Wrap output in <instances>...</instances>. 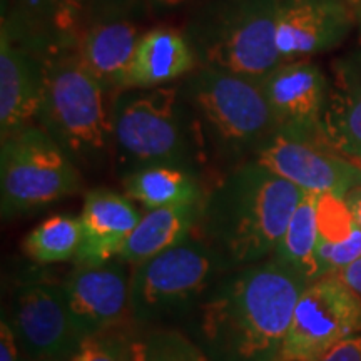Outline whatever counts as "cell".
Here are the masks:
<instances>
[{
	"label": "cell",
	"mask_w": 361,
	"mask_h": 361,
	"mask_svg": "<svg viewBox=\"0 0 361 361\" xmlns=\"http://www.w3.org/2000/svg\"><path fill=\"white\" fill-rule=\"evenodd\" d=\"M308 284L276 258L238 271L201 306L202 350L213 361H279Z\"/></svg>",
	"instance_id": "6da1fadb"
},
{
	"label": "cell",
	"mask_w": 361,
	"mask_h": 361,
	"mask_svg": "<svg viewBox=\"0 0 361 361\" xmlns=\"http://www.w3.org/2000/svg\"><path fill=\"white\" fill-rule=\"evenodd\" d=\"M305 194L258 161L239 166L201 207L216 255L234 266L259 263L276 251Z\"/></svg>",
	"instance_id": "7a4b0ae2"
},
{
	"label": "cell",
	"mask_w": 361,
	"mask_h": 361,
	"mask_svg": "<svg viewBox=\"0 0 361 361\" xmlns=\"http://www.w3.org/2000/svg\"><path fill=\"white\" fill-rule=\"evenodd\" d=\"M279 0H211L188 29L206 67L263 80L281 64L276 27Z\"/></svg>",
	"instance_id": "3957f363"
},
{
	"label": "cell",
	"mask_w": 361,
	"mask_h": 361,
	"mask_svg": "<svg viewBox=\"0 0 361 361\" xmlns=\"http://www.w3.org/2000/svg\"><path fill=\"white\" fill-rule=\"evenodd\" d=\"M106 87L82 64L78 51L45 61V87L37 114L72 159H97L112 144L111 112L104 102Z\"/></svg>",
	"instance_id": "277c9868"
},
{
	"label": "cell",
	"mask_w": 361,
	"mask_h": 361,
	"mask_svg": "<svg viewBox=\"0 0 361 361\" xmlns=\"http://www.w3.org/2000/svg\"><path fill=\"white\" fill-rule=\"evenodd\" d=\"M80 183L72 157L45 129L30 124L2 137L0 196L4 218L52 204L78 192Z\"/></svg>",
	"instance_id": "5b68a950"
},
{
	"label": "cell",
	"mask_w": 361,
	"mask_h": 361,
	"mask_svg": "<svg viewBox=\"0 0 361 361\" xmlns=\"http://www.w3.org/2000/svg\"><path fill=\"white\" fill-rule=\"evenodd\" d=\"M178 87L123 89L111 106L112 146L135 169L184 168L189 156Z\"/></svg>",
	"instance_id": "8992f818"
},
{
	"label": "cell",
	"mask_w": 361,
	"mask_h": 361,
	"mask_svg": "<svg viewBox=\"0 0 361 361\" xmlns=\"http://www.w3.org/2000/svg\"><path fill=\"white\" fill-rule=\"evenodd\" d=\"M184 96L226 146L259 151L279 134L263 80L202 66L189 74Z\"/></svg>",
	"instance_id": "52a82bcc"
},
{
	"label": "cell",
	"mask_w": 361,
	"mask_h": 361,
	"mask_svg": "<svg viewBox=\"0 0 361 361\" xmlns=\"http://www.w3.org/2000/svg\"><path fill=\"white\" fill-rule=\"evenodd\" d=\"M216 251L191 238L135 264L130 276V306L137 323L183 308L206 290L216 266Z\"/></svg>",
	"instance_id": "ba28073f"
},
{
	"label": "cell",
	"mask_w": 361,
	"mask_h": 361,
	"mask_svg": "<svg viewBox=\"0 0 361 361\" xmlns=\"http://www.w3.org/2000/svg\"><path fill=\"white\" fill-rule=\"evenodd\" d=\"M360 328L361 298L326 274L301 293L279 361H318Z\"/></svg>",
	"instance_id": "9c48e42d"
},
{
	"label": "cell",
	"mask_w": 361,
	"mask_h": 361,
	"mask_svg": "<svg viewBox=\"0 0 361 361\" xmlns=\"http://www.w3.org/2000/svg\"><path fill=\"white\" fill-rule=\"evenodd\" d=\"M11 324L30 361H69L85 338L62 283L34 279L20 284L13 295Z\"/></svg>",
	"instance_id": "30bf717a"
},
{
	"label": "cell",
	"mask_w": 361,
	"mask_h": 361,
	"mask_svg": "<svg viewBox=\"0 0 361 361\" xmlns=\"http://www.w3.org/2000/svg\"><path fill=\"white\" fill-rule=\"evenodd\" d=\"M328 80L311 62H281L263 79L269 109L279 134L323 146L322 116Z\"/></svg>",
	"instance_id": "8fae6325"
},
{
	"label": "cell",
	"mask_w": 361,
	"mask_h": 361,
	"mask_svg": "<svg viewBox=\"0 0 361 361\" xmlns=\"http://www.w3.org/2000/svg\"><path fill=\"white\" fill-rule=\"evenodd\" d=\"M259 164L306 192L345 197L361 184V171L346 157L318 144L278 134L258 151Z\"/></svg>",
	"instance_id": "7c38bea8"
},
{
	"label": "cell",
	"mask_w": 361,
	"mask_h": 361,
	"mask_svg": "<svg viewBox=\"0 0 361 361\" xmlns=\"http://www.w3.org/2000/svg\"><path fill=\"white\" fill-rule=\"evenodd\" d=\"M62 286L84 336L112 331L133 316L130 278L123 264H79Z\"/></svg>",
	"instance_id": "4fadbf2b"
},
{
	"label": "cell",
	"mask_w": 361,
	"mask_h": 361,
	"mask_svg": "<svg viewBox=\"0 0 361 361\" xmlns=\"http://www.w3.org/2000/svg\"><path fill=\"white\" fill-rule=\"evenodd\" d=\"M351 22L341 0H283L276 27L281 62L333 49L350 32Z\"/></svg>",
	"instance_id": "5bb4252c"
},
{
	"label": "cell",
	"mask_w": 361,
	"mask_h": 361,
	"mask_svg": "<svg viewBox=\"0 0 361 361\" xmlns=\"http://www.w3.org/2000/svg\"><path fill=\"white\" fill-rule=\"evenodd\" d=\"M45 62L2 25L0 40V130L7 137L30 126L44 99Z\"/></svg>",
	"instance_id": "9a60e30c"
},
{
	"label": "cell",
	"mask_w": 361,
	"mask_h": 361,
	"mask_svg": "<svg viewBox=\"0 0 361 361\" xmlns=\"http://www.w3.org/2000/svg\"><path fill=\"white\" fill-rule=\"evenodd\" d=\"M141 218L128 196L107 189L89 191L79 218L82 224V245L75 258L78 264H104L119 256L121 247Z\"/></svg>",
	"instance_id": "2e32d148"
},
{
	"label": "cell",
	"mask_w": 361,
	"mask_h": 361,
	"mask_svg": "<svg viewBox=\"0 0 361 361\" xmlns=\"http://www.w3.org/2000/svg\"><path fill=\"white\" fill-rule=\"evenodd\" d=\"M322 142L346 159H361V56L335 67L322 116Z\"/></svg>",
	"instance_id": "e0dca14e"
},
{
	"label": "cell",
	"mask_w": 361,
	"mask_h": 361,
	"mask_svg": "<svg viewBox=\"0 0 361 361\" xmlns=\"http://www.w3.org/2000/svg\"><path fill=\"white\" fill-rule=\"evenodd\" d=\"M196 54L186 35L173 29H152L135 45L124 89L159 87L196 69Z\"/></svg>",
	"instance_id": "ac0fdd59"
},
{
	"label": "cell",
	"mask_w": 361,
	"mask_h": 361,
	"mask_svg": "<svg viewBox=\"0 0 361 361\" xmlns=\"http://www.w3.org/2000/svg\"><path fill=\"white\" fill-rule=\"evenodd\" d=\"M139 37L141 35L129 22H102L90 27L79 39L78 54L104 87L123 90Z\"/></svg>",
	"instance_id": "d6986e66"
},
{
	"label": "cell",
	"mask_w": 361,
	"mask_h": 361,
	"mask_svg": "<svg viewBox=\"0 0 361 361\" xmlns=\"http://www.w3.org/2000/svg\"><path fill=\"white\" fill-rule=\"evenodd\" d=\"M201 219L200 204L166 206L149 209L126 239L119 258L123 263H142L191 236L194 224Z\"/></svg>",
	"instance_id": "ffe728a7"
},
{
	"label": "cell",
	"mask_w": 361,
	"mask_h": 361,
	"mask_svg": "<svg viewBox=\"0 0 361 361\" xmlns=\"http://www.w3.org/2000/svg\"><path fill=\"white\" fill-rule=\"evenodd\" d=\"M129 200L147 209L166 206L200 204L201 188L188 169L178 166H149L135 169L124 179Z\"/></svg>",
	"instance_id": "44dd1931"
},
{
	"label": "cell",
	"mask_w": 361,
	"mask_h": 361,
	"mask_svg": "<svg viewBox=\"0 0 361 361\" xmlns=\"http://www.w3.org/2000/svg\"><path fill=\"white\" fill-rule=\"evenodd\" d=\"M316 196L306 192L276 247V258L284 266L296 271L308 283L323 278L318 261V223H316Z\"/></svg>",
	"instance_id": "7402d4cb"
},
{
	"label": "cell",
	"mask_w": 361,
	"mask_h": 361,
	"mask_svg": "<svg viewBox=\"0 0 361 361\" xmlns=\"http://www.w3.org/2000/svg\"><path fill=\"white\" fill-rule=\"evenodd\" d=\"M82 245V224L71 216H52L27 234L22 250L40 264L78 258Z\"/></svg>",
	"instance_id": "603a6c76"
},
{
	"label": "cell",
	"mask_w": 361,
	"mask_h": 361,
	"mask_svg": "<svg viewBox=\"0 0 361 361\" xmlns=\"http://www.w3.org/2000/svg\"><path fill=\"white\" fill-rule=\"evenodd\" d=\"M124 338L128 361H213L201 346L176 329L156 328Z\"/></svg>",
	"instance_id": "cb8c5ba5"
},
{
	"label": "cell",
	"mask_w": 361,
	"mask_h": 361,
	"mask_svg": "<svg viewBox=\"0 0 361 361\" xmlns=\"http://www.w3.org/2000/svg\"><path fill=\"white\" fill-rule=\"evenodd\" d=\"M316 223L319 239L326 243L345 241L358 228L345 200L329 192L316 196Z\"/></svg>",
	"instance_id": "d4e9b609"
},
{
	"label": "cell",
	"mask_w": 361,
	"mask_h": 361,
	"mask_svg": "<svg viewBox=\"0 0 361 361\" xmlns=\"http://www.w3.org/2000/svg\"><path fill=\"white\" fill-rule=\"evenodd\" d=\"M318 261L323 276L336 273L361 258V229L356 228L348 239L341 243H326L318 239Z\"/></svg>",
	"instance_id": "484cf974"
},
{
	"label": "cell",
	"mask_w": 361,
	"mask_h": 361,
	"mask_svg": "<svg viewBox=\"0 0 361 361\" xmlns=\"http://www.w3.org/2000/svg\"><path fill=\"white\" fill-rule=\"evenodd\" d=\"M69 361H128L126 338L111 331L85 336Z\"/></svg>",
	"instance_id": "4316f807"
},
{
	"label": "cell",
	"mask_w": 361,
	"mask_h": 361,
	"mask_svg": "<svg viewBox=\"0 0 361 361\" xmlns=\"http://www.w3.org/2000/svg\"><path fill=\"white\" fill-rule=\"evenodd\" d=\"M318 361H361V336L351 335L345 338Z\"/></svg>",
	"instance_id": "83f0119b"
},
{
	"label": "cell",
	"mask_w": 361,
	"mask_h": 361,
	"mask_svg": "<svg viewBox=\"0 0 361 361\" xmlns=\"http://www.w3.org/2000/svg\"><path fill=\"white\" fill-rule=\"evenodd\" d=\"M20 350L12 324L2 319V324H0V361H22Z\"/></svg>",
	"instance_id": "f1b7e54d"
},
{
	"label": "cell",
	"mask_w": 361,
	"mask_h": 361,
	"mask_svg": "<svg viewBox=\"0 0 361 361\" xmlns=\"http://www.w3.org/2000/svg\"><path fill=\"white\" fill-rule=\"evenodd\" d=\"M331 274L361 298V258L356 259L355 263H351L350 266H346V268Z\"/></svg>",
	"instance_id": "f546056e"
},
{
	"label": "cell",
	"mask_w": 361,
	"mask_h": 361,
	"mask_svg": "<svg viewBox=\"0 0 361 361\" xmlns=\"http://www.w3.org/2000/svg\"><path fill=\"white\" fill-rule=\"evenodd\" d=\"M343 200H345L351 216H353L355 224L361 229V184H358V186H355V188H351L350 191L346 192V196L343 197Z\"/></svg>",
	"instance_id": "4dcf8cb0"
},
{
	"label": "cell",
	"mask_w": 361,
	"mask_h": 361,
	"mask_svg": "<svg viewBox=\"0 0 361 361\" xmlns=\"http://www.w3.org/2000/svg\"><path fill=\"white\" fill-rule=\"evenodd\" d=\"M56 2L64 8H69V11H75V8L80 7V4H82L84 0H56Z\"/></svg>",
	"instance_id": "1f68e13d"
},
{
	"label": "cell",
	"mask_w": 361,
	"mask_h": 361,
	"mask_svg": "<svg viewBox=\"0 0 361 361\" xmlns=\"http://www.w3.org/2000/svg\"><path fill=\"white\" fill-rule=\"evenodd\" d=\"M152 2L159 4V6H166V7H171V6H178V4L183 2V0H152Z\"/></svg>",
	"instance_id": "d6a6232c"
},
{
	"label": "cell",
	"mask_w": 361,
	"mask_h": 361,
	"mask_svg": "<svg viewBox=\"0 0 361 361\" xmlns=\"http://www.w3.org/2000/svg\"><path fill=\"white\" fill-rule=\"evenodd\" d=\"M346 2L350 4V6H351V8H353V11H358V12H361V0H346Z\"/></svg>",
	"instance_id": "836d02e7"
},
{
	"label": "cell",
	"mask_w": 361,
	"mask_h": 361,
	"mask_svg": "<svg viewBox=\"0 0 361 361\" xmlns=\"http://www.w3.org/2000/svg\"><path fill=\"white\" fill-rule=\"evenodd\" d=\"M351 162H353V164L356 166V168H358L360 171H361V159H350Z\"/></svg>",
	"instance_id": "e575fe53"
},
{
	"label": "cell",
	"mask_w": 361,
	"mask_h": 361,
	"mask_svg": "<svg viewBox=\"0 0 361 361\" xmlns=\"http://www.w3.org/2000/svg\"><path fill=\"white\" fill-rule=\"evenodd\" d=\"M49 361H56V360H49Z\"/></svg>",
	"instance_id": "d590c367"
},
{
	"label": "cell",
	"mask_w": 361,
	"mask_h": 361,
	"mask_svg": "<svg viewBox=\"0 0 361 361\" xmlns=\"http://www.w3.org/2000/svg\"><path fill=\"white\" fill-rule=\"evenodd\" d=\"M279 2H283V0H279Z\"/></svg>",
	"instance_id": "8d00e7d4"
}]
</instances>
